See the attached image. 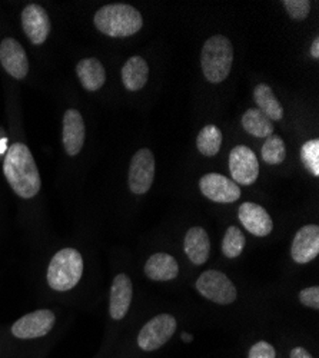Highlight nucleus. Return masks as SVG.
Wrapping results in <instances>:
<instances>
[{"label": "nucleus", "mask_w": 319, "mask_h": 358, "mask_svg": "<svg viewBox=\"0 0 319 358\" xmlns=\"http://www.w3.org/2000/svg\"><path fill=\"white\" fill-rule=\"evenodd\" d=\"M3 172L12 189L24 199L36 196L40 191V175L34 155L24 143H13L8 148Z\"/></svg>", "instance_id": "f257e3e1"}, {"label": "nucleus", "mask_w": 319, "mask_h": 358, "mask_svg": "<svg viewBox=\"0 0 319 358\" xmlns=\"http://www.w3.org/2000/svg\"><path fill=\"white\" fill-rule=\"evenodd\" d=\"M98 31L110 38H128L138 34L142 26V15L131 5L114 3L101 8L95 15Z\"/></svg>", "instance_id": "f03ea898"}, {"label": "nucleus", "mask_w": 319, "mask_h": 358, "mask_svg": "<svg viewBox=\"0 0 319 358\" xmlns=\"http://www.w3.org/2000/svg\"><path fill=\"white\" fill-rule=\"evenodd\" d=\"M232 62H234V49L228 38L216 35L205 42L200 55V65L205 78L211 83L223 82L230 72Z\"/></svg>", "instance_id": "7ed1b4c3"}, {"label": "nucleus", "mask_w": 319, "mask_h": 358, "mask_svg": "<svg viewBox=\"0 0 319 358\" xmlns=\"http://www.w3.org/2000/svg\"><path fill=\"white\" fill-rule=\"evenodd\" d=\"M83 274V258L79 251L65 248L56 252L47 268V284L54 291H69L77 285Z\"/></svg>", "instance_id": "20e7f679"}, {"label": "nucleus", "mask_w": 319, "mask_h": 358, "mask_svg": "<svg viewBox=\"0 0 319 358\" xmlns=\"http://www.w3.org/2000/svg\"><path fill=\"white\" fill-rule=\"evenodd\" d=\"M196 289L207 300L228 306L237 300V288L223 273L216 270H209L202 274L196 280Z\"/></svg>", "instance_id": "39448f33"}, {"label": "nucleus", "mask_w": 319, "mask_h": 358, "mask_svg": "<svg viewBox=\"0 0 319 358\" xmlns=\"http://www.w3.org/2000/svg\"><path fill=\"white\" fill-rule=\"evenodd\" d=\"M177 331V320L170 314H159L143 325L138 345L143 351H155L165 345Z\"/></svg>", "instance_id": "423d86ee"}, {"label": "nucleus", "mask_w": 319, "mask_h": 358, "mask_svg": "<svg viewBox=\"0 0 319 358\" xmlns=\"http://www.w3.org/2000/svg\"><path fill=\"white\" fill-rule=\"evenodd\" d=\"M229 171L237 185H252L259 176V162L251 148L238 145L229 154Z\"/></svg>", "instance_id": "0eeeda50"}, {"label": "nucleus", "mask_w": 319, "mask_h": 358, "mask_svg": "<svg viewBox=\"0 0 319 358\" xmlns=\"http://www.w3.org/2000/svg\"><path fill=\"white\" fill-rule=\"evenodd\" d=\"M154 178H155V158L151 149H140L138 151L129 166V175H128V181H129V188L133 194L142 195L147 194L152 184H154Z\"/></svg>", "instance_id": "6e6552de"}, {"label": "nucleus", "mask_w": 319, "mask_h": 358, "mask_svg": "<svg viewBox=\"0 0 319 358\" xmlns=\"http://www.w3.org/2000/svg\"><path fill=\"white\" fill-rule=\"evenodd\" d=\"M200 192L219 203H230L241 198V188L232 179L221 173H207L199 181Z\"/></svg>", "instance_id": "1a4fd4ad"}, {"label": "nucleus", "mask_w": 319, "mask_h": 358, "mask_svg": "<svg viewBox=\"0 0 319 358\" xmlns=\"http://www.w3.org/2000/svg\"><path fill=\"white\" fill-rule=\"evenodd\" d=\"M54 321L56 317L50 310H38L19 318L12 327V334L22 340L39 338L52 330Z\"/></svg>", "instance_id": "9d476101"}, {"label": "nucleus", "mask_w": 319, "mask_h": 358, "mask_svg": "<svg viewBox=\"0 0 319 358\" xmlns=\"http://www.w3.org/2000/svg\"><path fill=\"white\" fill-rule=\"evenodd\" d=\"M22 26L34 45H42L50 34L47 12L39 5H27L22 12Z\"/></svg>", "instance_id": "9b49d317"}, {"label": "nucleus", "mask_w": 319, "mask_h": 358, "mask_svg": "<svg viewBox=\"0 0 319 358\" xmlns=\"http://www.w3.org/2000/svg\"><path fill=\"white\" fill-rule=\"evenodd\" d=\"M291 254L295 262L308 264L315 259L319 254V227L318 225H305L302 227L292 243Z\"/></svg>", "instance_id": "f8f14e48"}, {"label": "nucleus", "mask_w": 319, "mask_h": 358, "mask_svg": "<svg viewBox=\"0 0 319 358\" xmlns=\"http://www.w3.org/2000/svg\"><path fill=\"white\" fill-rule=\"evenodd\" d=\"M0 62L5 71L15 79H23L29 72L26 52L15 39L8 38L0 45Z\"/></svg>", "instance_id": "ddd939ff"}, {"label": "nucleus", "mask_w": 319, "mask_h": 358, "mask_svg": "<svg viewBox=\"0 0 319 358\" xmlns=\"http://www.w3.org/2000/svg\"><path fill=\"white\" fill-rule=\"evenodd\" d=\"M242 225L255 236H267L272 232L274 222L269 214L258 203L244 202L238 213Z\"/></svg>", "instance_id": "4468645a"}, {"label": "nucleus", "mask_w": 319, "mask_h": 358, "mask_svg": "<svg viewBox=\"0 0 319 358\" xmlns=\"http://www.w3.org/2000/svg\"><path fill=\"white\" fill-rule=\"evenodd\" d=\"M133 295V287L132 281L128 275L119 274L116 275L112 288H110V304H109V313L113 320H122L131 307Z\"/></svg>", "instance_id": "2eb2a0df"}, {"label": "nucleus", "mask_w": 319, "mask_h": 358, "mask_svg": "<svg viewBox=\"0 0 319 358\" xmlns=\"http://www.w3.org/2000/svg\"><path fill=\"white\" fill-rule=\"evenodd\" d=\"M84 142V122L76 109H68L64 116V146L68 155L75 157Z\"/></svg>", "instance_id": "dca6fc26"}, {"label": "nucleus", "mask_w": 319, "mask_h": 358, "mask_svg": "<svg viewBox=\"0 0 319 358\" xmlns=\"http://www.w3.org/2000/svg\"><path fill=\"white\" fill-rule=\"evenodd\" d=\"M184 250L186 257L195 265L205 264L211 252V241H209L208 232L200 227L191 228L185 235Z\"/></svg>", "instance_id": "f3484780"}, {"label": "nucleus", "mask_w": 319, "mask_h": 358, "mask_svg": "<svg viewBox=\"0 0 319 358\" xmlns=\"http://www.w3.org/2000/svg\"><path fill=\"white\" fill-rule=\"evenodd\" d=\"M144 274L154 281H170L178 277L179 265L172 255L158 252L144 264Z\"/></svg>", "instance_id": "a211bd4d"}, {"label": "nucleus", "mask_w": 319, "mask_h": 358, "mask_svg": "<svg viewBox=\"0 0 319 358\" xmlns=\"http://www.w3.org/2000/svg\"><path fill=\"white\" fill-rule=\"evenodd\" d=\"M77 78L86 91L95 92L105 85L106 72L103 65L95 57L83 59L76 66Z\"/></svg>", "instance_id": "6ab92c4d"}, {"label": "nucleus", "mask_w": 319, "mask_h": 358, "mask_svg": "<svg viewBox=\"0 0 319 358\" xmlns=\"http://www.w3.org/2000/svg\"><path fill=\"white\" fill-rule=\"evenodd\" d=\"M149 78L148 62L140 56H132L122 68V82L131 92L140 91Z\"/></svg>", "instance_id": "aec40b11"}, {"label": "nucleus", "mask_w": 319, "mask_h": 358, "mask_svg": "<svg viewBox=\"0 0 319 358\" xmlns=\"http://www.w3.org/2000/svg\"><path fill=\"white\" fill-rule=\"evenodd\" d=\"M253 99L258 105V109L260 112H264L271 121L279 122L283 117V108L268 85H258L253 89Z\"/></svg>", "instance_id": "412c9836"}, {"label": "nucleus", "mask_w": 319, "mask_h": 358, "mask_svg": "<svg viewBox=\"0 0 319 358\" xmlns=\"http://www.w3.org/2000/svg\"><path fill=\"white\" fill-rule=\"evenodd\" d=\"M242 127L249 135L256 138H268L274 134L272 121L258 108H251L244 113Z\"/></svg>", "instance_id": "4be33fe9"}, {"label": "nucleus", "mask_w": 319, "mask_h": 358, "mask_svg": "<svg viewBox=\"0 0 319 358\" xmlns=\"http://www.w3.org/2000/svg\"><path fill=\"white\" fill-rule=\"evenodd\" d=\"M222 145V132L215 125H207L198 135V151L205 157H215Z\"/></svg>", "instance_id": "5701e85b"}, {"label": "nucleus", "mask_w": 319, "mask_h": 358, "mask_svg": "<svg viewBox=\"0 0 319 358\" xmlns=\"http://www.w3.org/2000/svg\"><path fill=\"white\" fill-rule=\"evenodd\" d=\"M246 240L245 235L238 227H229L225 232L223 241H222V252L226 258H237L242 254L245 248Z\"/></svg>", "instance_id": "b1692460"}, {"label": "nucleus", "mask_w": 319, "mask_h": 358, "mask_svg": "<svg viewBox=\"0 0 319 358\" xmlns=\"http://www.w3.org/2000/svg\"><path fill=\"white\" fill-rule=\"evenodd\" d=\"M286 158V146L281 136L271 135L267 138L262 146V159L268 165H279Z\"/></svg>", "instance_id": "393cba45"}, {"label": "nucleus", "mask_w": 319, "mask_h": 358, "mask_svg": "<svg viewBox=\"0 0 319 358\" xmlns=\"http://www.w3.org/2000/svg\"><path fill=\"white\" fill-rule=\"evenodd\" d=\"M301 161L313 176H319V141L318 139L308 141L302 145Z\"/></svg>", "instance_id": "a878e982"}, {"label": "nucleus", "mask_w": 319, "mask_h": 358, "mask_svg": "<svg viewBox=\"0 0 319 358\" xmlns=\"http://www.w3.org/2000/svg\"><path fill=\"white\" fill-rule=\"evenodd\" d=\"M283 6L286 12L295 20H304L311 12V2L308 0H285Z\"/></svg>", "instance_id": "bb28decb"}, {"label": "nucleus", "mask_w": 319, "mask_h": 358, "mask_svg": "<svg viewBox=\"0 0 319 358\" xmlns=\"http://www.w3.org/2000/svg\"><path fill=\"white\" fill-rule=\"evenodd\" d=\"M248 358H276V351L269 343L259 341L252 345Z\"/></svg>", "instance_id": "cd10ccee"}, {"label": "nucleus", "mask_w": 319, "mask_h": 358, "mask_svg": "<svg viewBox=\"0 0 319 358\" xmlns=\"http://www.w3.org/2000/svg\"><path fill=\"white\" fill-rule=\"evenodd\" d=\"M299 301L309 308L318 310L319 308V288L318 287H309L299 292Z\"/></svg>", "instance_id": "c85d7f7f"}, {"label": "nucleus", "mask_w": 319, "mask_h": 358, "mask_svg": "<svg viewBox=\"0 0 319 358\" xmlns=\"http://www.w3.org/2000/svg\"><path fill=\"white\" fill-rule=\"evenodd\" d=\"M291 358H312V355L302 347H297L291 351Z\"/></svg>", "instance_id": "c756f323"}, {"label": "nucleus", "mask_w": 319, "mask_h": 358, "mask_svg": "<svg viewBox=\"0 0 319 358\" xmlns=\"http://www.w3.org/2000/svg\"><path fill=\"white\" fill-rule=\"evenodd\" d=\"M311 55H312V57H315V59L319 57V39H318V38H316V39L312 42V45H311Z\"/></svg>", "instance_id": "7c9ffc66"}, {"label": "nucleus", "mask_w": 319, "mask_h": 358, "mask_svg": "<svg viewBox=\"0 0 319 358\" xmlns=\"http://www.w3.org/2000/svg\"><path fill=\"white\" fill-rule=\"evenodd\" d=\"M8 151L6 146V139H0V154H5Z\"/></svg>", "instance_id": "2f4dec72"}, {"label": "nucleus", "mask_w": 319, "mask_h": 358, "mask_svg": "<svg viewBox=\"0 0 319 358\" xmlns=\"http://www.w3.org/2000/svg\"><path fill=\"white\" fill-rule=\"evenodd\" d=\"M182 340L189 343V341H192V336H191V334H185V333H184V334H182Z\"/></svg>", "instance_id": "473e14b6"}]
</instances>
